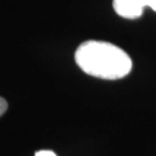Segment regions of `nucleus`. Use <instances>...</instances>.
Returning <instances> with one entry per match:
<instances>
[{"mask_svg":"<svg viewBox=\"0 0 156 156\" xmlns=\"http://www.w3.org/2000/svg\"><path fill=\"white\" fill-rule=\"evenodd\" d=\"M74 58L84 73L95 78L117 80L132 69V60L123 49L102 41L83 42L76 49Z\"/></svg>","mask_w":156,"mask_h":156,"instance_id":"nucleus-1","label":"nucleus"},{"mask_svg":"<svg viewBox=\"0 0 156 156\" xmlns=\"http://www.w3.org/2000/svg\"><path fill=\"white\" fill-rule=\"evenodd\" d=\"M112 5L118 15L125 19L140 17L145 7L156 12V0H113Z\"/></svg>","mask_w":156,"mask_h":156,"instance_id":"nucleus-2","label":"nucleus"},{"mask_svg":"<svg viewBox=\"0 0 156 156\" xmlns=\"http://www.w3.org/2000/svg\"><path fill=\"white\" fill-rule=\"evenodd\" d=\"M7 108H8V104H7V102H6L2 97H0V117L4 115L7 110Z\"/></svg>","mask_w":156,"mask_h":156,"instance_id":"nucleus-3","label":"nucleus"},{"mask_svg":"<svg viewBox=\"0 0 156 156\" xmlns=\"http://www.w3.org/2000/svg\"><path fill=\"white\" fill-rule=\"evenodd\" d=\"M35 156H57L52 151H37Z\"/></svg>","mask_w":156,"mask_h":156,"instance_id":"nucleus-4","label":"nucleus"}]
</instances>
